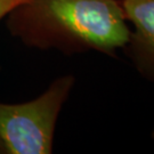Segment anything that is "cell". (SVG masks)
I'll return each instance as SVG.
<instances>
[{
	"label": "cell",
	"instance_id": "obj_1",
	"mask_svg": "<svg viewBox=\"0 0 154 154\" xmlns=\"http://www.w3.org/2000/svg\"><path fill=\"white\" fill-rule=\"evenodd\" d=\"M8 15L11 32L40 49L114 55L130 37L119 0H25Z\"/></svg>",
	"mask_w": 154,
	"mask_h": 154
},
{
	"label": "cell",
	"instance_id": "obj_2",
	"mask_svg": "<svg viewBox=\"0 0 154 154\" xmlns=\"http://www.w3.org/2000/svg\"><path fill=\"white\" fill-rule=\"evenodd\" d=\"M73 83V75H64L33 100L0 103V144L4 153H51L56 121Z\"/></svg>",
	"mask_w": 154,
	"mask_h": 154
},
{
	"label": "cell",
	"instance_id": "obj_3",
	"mask_svg": "<svg viewBox=\"0 0 154 154\" xmlns=\"http://www.w3.org/2000/svg\"><path fill=\"white\" fill-rule=\"evenodd\" d=\"M135 30L126 47L138 72L154 81V0H121Z\"/></svg>",
	"mask_w": 154,
	"mask_h": 154
},
{
	"label": "cell",
	"instance_id": "obj_4",
	"mask_svg": "<svg viewBox=\"0 0 154 154\" xmlns=\"http://www.w3.org/2000/svg\"><path fill=\"white\" fill-rule=\"evenodd\" d=\"M25 0H0V20L8 15L16 6L22 4Z\"/></svg>",
	"mask_w": 154,
	"mask_h": 154
},
{
	"label": "cell",
	"instance_id": "obj_5",
	"mask_svg": "<svg viewBox=\"0 0 154 154\" xmlns=\"http://www.w3.org/2000/svg\"><path fill=\"white\" fill-rule=\"evenodd\" d=\"M0 153H4V151H2V146H1V144H0Z\"/></svg>",
	"mask_w": 154,
	"mask_h": 154
},
{
	"label": "cell",
	"instance_id": "obj_6",
	"mask_svg": "<svg viewBox=\"0 0 154 154\" xmlns=\"http://www.w3.org/2000/svg\"><path fill=\"white\" fill-rule=\"evenodd\" d=\"M152 138H153V139H154V130H153V131H152Z\"/></svg>",
	"mask_w": 154,
	"mask_h": 154
}]
</instances>
